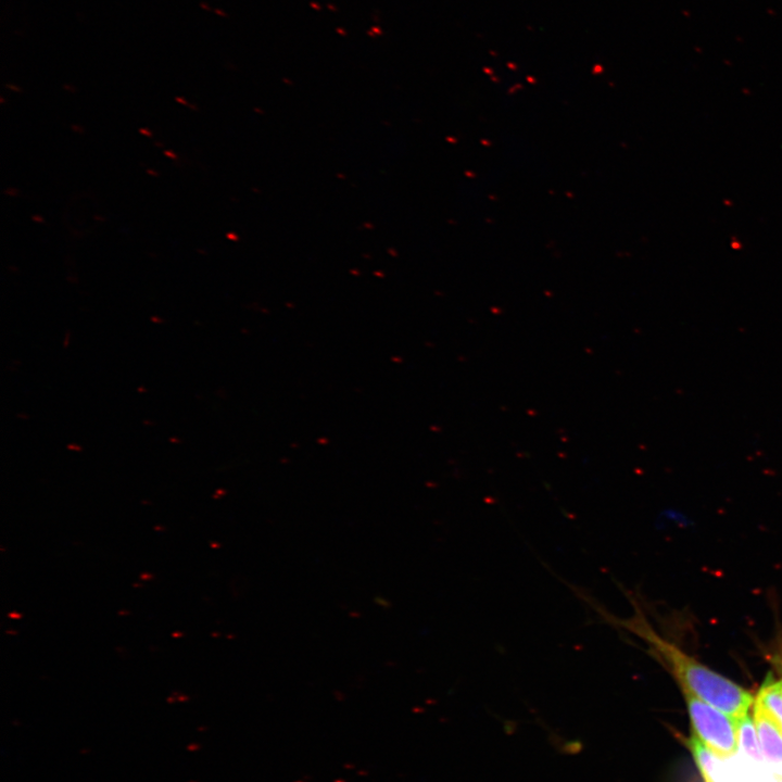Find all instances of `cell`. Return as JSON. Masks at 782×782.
<instances>
[{
    "label": "cell",
    "instance_id": "cell-1",
    "mask_svg": "<svg viewBox=\"0 0 782 782\" xmlns=\"http://www.w3.org/2000/svg\"><path fill=\"white\" fill-rule=\"evenodd\" d=\"M630 627L647 642L655 657L676 679L683 694H691L735 720L748 714L754 698L747 690L659 636L644 619H634Z\"/></svg>",
    "mask_w": 782,
    "mask_h": 782
},
{
    "label": "cell",
    "instance_id": "cell-2",
    "mask_svg": "<svg viewBox=\"0 0 782 782\" xmlns=\"http://www.w3.org/2000/svg\"><path fill=\"white\" fill-rule=\"evenodd\" d=\"M683 695L692 732L717 758L733 756L740 747L735 719L691 694Z\"/></svg>",
    "mask_w": 782,
    "mask_h": 782
},
{
    "label": "cell",
    "instance_id": "cell-3",
    "mask_svg": "<svg viewBox=\"0 0 782 782\" xmlns=\"http://www.w3.org/2000/svg\"><path fill=\"white\" fill-rule=\"evenodd\" d=\"M753 720L762 755L774 766V769L781 773L782 734L771 715L756 698L754 701Z\"/></svg>",
    "mask_w": 782,
    "mask_h": 782
},
{
    "label": "cell",
    "instance_id": "cell-4",
    "mask_svg": "<svg viewBox=\"0 0 782 782\" xmlns=\"http://www.w3.org/2000/svg\"><path fill=\"white\" fill-rule=\"evenodd\" d=\"M756 699L765 706L782 734V691L778 680L768 676L759 689Z\"/></svg>",
    "mask_w": 782,
    "mask_h": 782
},
{
    "label": "cell",
    "instance_id": "cell-5",
    "mask_svg": "<svg viewBox=\"0 0 782 782\" xmlns=\"http://www.w3.org/2000/svg\"><path fill=\"white\" fill-rule=\"evenodd\" d=\"M685 744L693 756L704 782H714L711 752L694 732H691V735L685 740Z\"/></svg>",
    "mask_w": 782,
    "mask_h": 782
},
{
    "label": "cell",
    "instance_id": "cell-6",
    "mask_svg": "<svg viewBox=\"0 0 782 782\" xmlns=\"http://www.w3.org/2000/svg\"><path fill=\"white\" fill-rule=\"evenodd\" d=\"M736 721L739 746L755 759H761L762 752L757 737L754 720L747 715Z\"/></svg>",
    "mask_w": 782,
    "mask_h": 782
},
{
    "label": "cell",
    "instance_id": "cell-7",
    "mask_svg": "<svg viewBox=\"0 0 782 782\" xmlns=\"http://www.w3.org/2000/svg\"><path fill=\"white\" fill-rule=\"evenodd\" d=\"M778 663H779L778 668H779V672H780V677H779V679H778V683H779V686H780V689H781V691H782V658H781V657L778 658Z\"/></svg>",
    "mask_w": 782,
    "mask_h": 782
}]
</instances>
